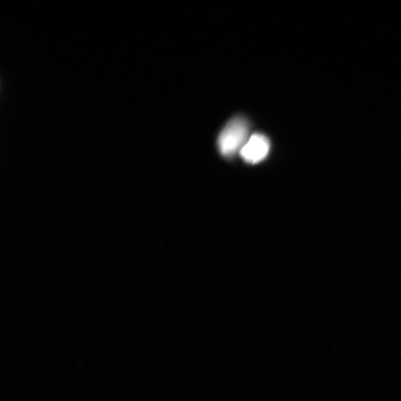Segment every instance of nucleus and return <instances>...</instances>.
Instances as JSON below:
<instances>
[{
  "label": "nucleus",
  "mask_w": 401,
  "mask_h": 401,
  "mask_svg": "<svg viewBox=\"0 0 401 401\" xmlns=\"http://www.w3.org/2000/svg\"><path fill=\"white\" fill-rule=\"evenodd\" d=\"M250 124L243 116H236L227 123L218 139V148L225 158L240 152L249 139Z\"/></svg>",
  "instance_id": "1"
},
{
  "label": "nucleus",
  "mask_w": 401,
  "mask_h": 401,
  "mask_svg": "<svg viewBox=\"0 0 401 401\" xmlns=\"http://www.w3.org/2000/svg\"><path fill=\"white\" fill-rule=\"evenodd\" d=\"M270 148V141L266 135L253 134L244 144L240 154L245 162L255 165L268 157Z\"/></svg>",
  "instance_id": "2"
}]
</instances>
